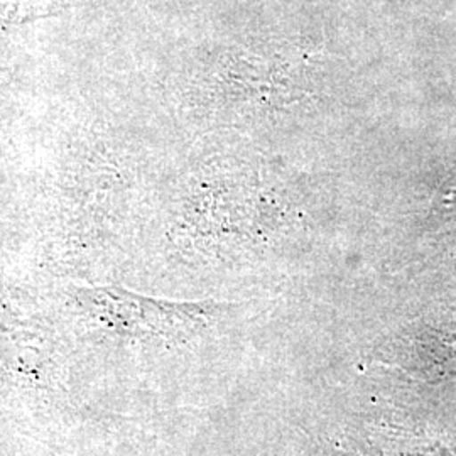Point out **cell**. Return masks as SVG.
Here are the masks:
<instances>
[{
    "instance_id": "1",
    "label": "cell",
    "mask_w": 456,
    "mask_h": 456,
    "mask_svg": "<svg viewBox=\"0 0 456 456\" xmlns=\"http://www.w3.org/2000/svg\"><path fill=\"white\" fill-rule=\"evenodd\" d=\"M61 0H0V28H14L43 17L56 16Z\"/></svg>"
}]
</instances>
